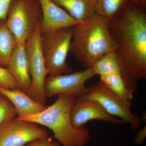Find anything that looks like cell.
Wrapping results in <instances>:
<instances>
[{"instance_id":"6da1fadb","label":"cell","mask_w":146,"mask_h":146,"mask_svg":"<svg viewBox=\"0 0 146 146\" xmlns=\"http://www.w3.org/2000/svg\"><path fill=\"white\" fill-rule=\"evenodd\" d=\"M145 7L129 1L122 13L109 21L117 45L115 52L123 79L131 92L146 78V14Z\"/></svg>"},{"instance_id":"7a4b0ae2","label":"cell","mask_w":146,"mask_h":146,"mask_svg":"<svg viewBox=\"0 0 146 146\" xmlns=\"http://www.w3.org/2000/svg\"><path fill=\"white\" fill-rule=\"evenodd\" d=\"M117 48L109 21L94 13L73 27L70 52L86 68H91L105 55Z\"/></svg>"},{"instance_id":"3957f363","label":"cell","mask_w":146,"mask_h":146,"mask_svg":"<svg viewBox=\"0 0 146 146\" xmlns=\"http://www.w3.org/2000/svg\"><path fill=\"white\" fill-rule=\"evenodd\" d=\"M76 98L60 94L50 106L41 112L18 119L44 126L52 131L54 137L61 146H84L91 138L90 130L85 127L75 128L70 119L71 108Z\"/></svg>"},{"instance_id":"277c9868","label":"cell","mask_w":146,"mask_h":146,"mask_svg":"<svg viewBox=\"0 0 146 146\" xmlns=\"http://www.w3.org/2000/svg\"><path fill=\"white\" fill-rule=\"evenodd\" d=\"M73 27L62 28L41 34L40 46L49 76L73 72L67 63L72 36Z\"/></svg>"},{"instance_id":"5b68a950","label":"cell","mask_w":146,"mask_h":146,"mask_svg":"<svg viewBox=\"0 0 146 146\" xmlns=\"http://www.w3.org/2000/svg\"><path fill=\"white\" fill-rule=\"evenodd\" d=\"M42 11L38 0H12L7 24L18 44H25L41 24Z\"/></svg>"},{"instance_id":"8992f818","label":"cell","mask_w":146,"mask_h":146,"mask_svg":"<svg viewBox=\"0 0 146 146\" xmlns=\"http://www.w3.org/2000/svg\"><path fill=\"white\" fill-rule=\"evenodd\" d=\"M79 98L98 102L110 115L129 124L133 130H136L141 125L140 118L131 111V101L121 98L101 80L87 88L86 94Z\"/></svg>"},{"instance_id":"52a82bcc","label":"cell","mask_w":146,"mask_h":146,"mask_svg":"<svg viewBox=\"0 0 146 146\" xmlns=\"http://www.w3.org/2000/svg\"><path fill=\"white\" fill-rule=\"evenodd\" d=\"M40 25L27 40L25 49L28 60L31 82L26 94L37 102L45 105V81L48 73L40 46Z\"/></svg>"},{"instance_id":"ba28073f","label":"cell","mask_w":146,"mask_h":146,"mask_svg":"<svg viewBox=\"0 0 146 146\" xmlns=\"http://www.w3.org/2000/svg\"><path fill=\"white\" fill-rule=\"evenodd\" d=\"M48 136V131L36 123L16 118L0 125V146H24Z\"/></svg>"},{"instance_id":"9c48e42d","label":"cell","mask_w":146,"mask_h":146,"mask_svg":"<svg viewBox=\"0 0 146 146\" xmlns=\"http://www.w3.org/2000/svg\"><path fill=\"white\" fill-rule=\"evenodd\" d=\"M92 68L67 75L48 76L45 82L46 97L60 94L72 95L77 98L82 97L87 91L86 82L95 76Z\"/></svg>"},{"instance_id":"30bf717a","label":"cell","mask_w":146,"mask_h":146,"mask_svg":"<svg viewBox=\"0 0 146 146\" xmlns=\"http://www.w3.org/2000/svg\"><path fill=\"white\" fill-rule=\"evenodd\" d=\"M70 119L73 126L79 129L91 120L119 125L124 121L108 113L99 103L93 100L77 98L71 108Z\"/></svg>"},{"instance_id":"8fae6325","label":"cell","mask_w":146,"mask_h":146,"mask_svg":"<svg viewBox=\"0 0 146 146\" xmlns=\"http://www.w3.org/2000/svg\"><path fill=\"white\" fill-rule=\"evenodd\" d=\"M38 1L42 11L40 25L41 34L62 28L74 26L80 23L52 0Z\"/></svg>"},{"instance_id":"7c38bea8","label":"cell","mask_w":146,"mask_h":146,"mask_svg":"<svg viewBox=\"0 0 146 146\" xmlns=\"http://www.w3.org/2000/svg\"><path fill=\"white\" fill-rule=\"evenodd\" d=\"M6 68L16 80L19 89L26 93L30 87L31 80L25 44H16Z\"/></svg>"},{"instance_id":"4fadbf2b","label":"cell","mask_w":146,"mask_h":146,"mask_svg":"<svg viewBox=\"0 0 146 146\" xmlns=\"http://www.w3.org/2000/svg\"><path fill=\"white\" fill-rule=\"evenodd\" d=\"M0 93L5 96L14 106L18 115L17 118L36 114L47 107L32 99L19 89H7L0 86Z\"/></svg>"},{"instance_id":"5bb4252c","label":"cell","mask_w":146,"mask_h":146,"mask_svg":"<svg viewBox=\"0 0 146 146\" xmlns=\"http://www.w3.org/2000/svg\"><path fill=\"white\" fill-rule=\"evenodd\" d=\"M73 18L83 23L95 13L96 0H52Z\"/></svg>"},{"instance_id":"9a60e30c","label":"cell","mask_w":146,"mask_h":146,"mask_svg":"<svg viewBox=\"0 0 146 146\" xmlns=\"http://www.w3.org/2000/svg\"><path fill=\"white\" fill-rule=\"evenodd\" d=\"M100 78V80L121 98L127 101L133 99V94L127 87L120 69L101 76Z\"/></svg>"},{"instance_id":"2e32d148","label":"cell","mask_w":146,"mask_h":146,"mask_svg":"<svg viewBox=\"0 0 146 146\" xmlns=\"http://www.w3.org/2000/svg\"><path fill=\"white\" fill-rule=\"evenodd\" d=\"M16 39L9 28L6 20H0V66L6 68L14 47Z\"/></svg>"},{"instance_id":"e0dca14e","label":"cell","mask_w":146,"mask_h":146,"mask_svg":"<svg viewBox=\"0 0 146 146\" xmlns=\"http://www.w3.org/2000/svg\"><path fill=\"white\" fill-rule=\"evenodd\" d=\"M131 0H96L95 13L110 21L117 18Z\"/></svg>"},{"instance_id":"ac0fdd59","label":"cell","mask_w":146,"mask_h":146,"mask_svg":"<svg viewBox=\"0 0 146 146\" xmlns=\"http://www.w3.org/2000/svg\"><path fill=\"white\" fill-rule=\"evenodd\" d=\"M16 115V110L12 103L0 93V125L14 119Z\"/></svg>"},{"instance_id":"d6986e66","label":"cell","mask_w":146,"mask_h":146,"mask_svg":"<svg viewBox=\"0 0 146 146\" xmlns=\"http://www.w3.org/2000/svg\"><path fill=\"white\" fill-rule=\"evenodd\" d=\"M0 86L5 89H19L18 85L7 68L0 66Z\"/></svg>"},{"instance_id":"ffe728a7","label":"cell","mask_w":146,"mask_h":146,"mask_svg":"<svg viewBox=\"0 0 146 146\" xmlns=\"http://www.w3.org/2000/svg\"><path fill=\"white\" fill-rule=\"evenodd\" d=\"M27 146H61L58 141H53L49 136L35 140L28 143Z\"/></svg>"},{"instance_id":"44dd1931","label":"cell","mask_w":146,"mask_h":146,"mask_svg":"<svg viewBox=\"0 0 146 146\" xmlns=\"http://www.w3.org/2000/svg\"><path fill=\"white\" fill-rule=\"evenodd\" d=\"M12 0H0V20H6Z\"/></svg>"},{"instance_id":"7402d4cb","label":"cell","mask_w":146,"mask_h":146,"mask_svg":"<svg viewBox=\"0 0 146 146\" xmlns=\"http://www.w3.org/2000/svg\"><path fill=\"white\" fill-rule=\"evenodd\" d=\"M146 137V127L145 126L137 133V134L133 139V143L137 145H140L143 143Z\"/></svg>"},{"instance_id":"603a6c76","label":"cell","mask_w":146,"mask_h":146,"mask_svg":"<svg viewBox=\"0 0 146 146\" xmlns=\"http://www.w3.org/2000/svg\"><path fill=\"white\" fill-rule=\"evenodd\" d=\"M131 2L135 4L139 5V0H131Z\"/></svg>"}]
</instances>
